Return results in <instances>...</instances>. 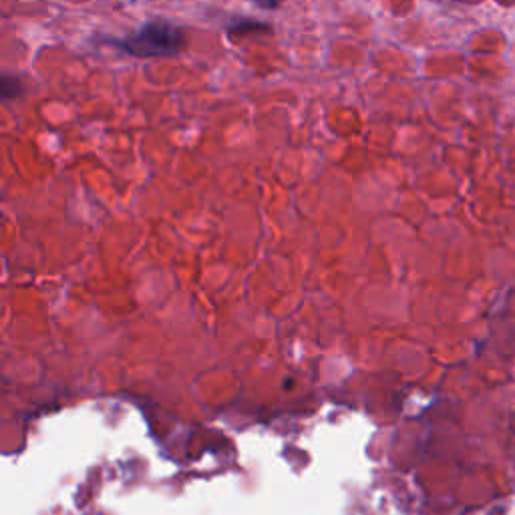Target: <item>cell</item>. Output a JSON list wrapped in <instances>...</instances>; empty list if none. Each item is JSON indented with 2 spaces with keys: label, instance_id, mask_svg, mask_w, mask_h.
<instances>
[{
  "label": "cell",
  "instance_id": "1",
  "mask_svg": "<svg viewBox=\"0 0 515 515\" xmlns=\"http://www.w3.org/2000/svg\"><path fill=\"white\" fill-rule=\"evenodd\" d=\"M115 45L135 57H176L184 47V31L163 21H153L123 41H115Z\"/></svg>",
  "mask_w": 515,
  "mask_h": 515
},
{
  "label": "cell",
  "instance_id": "2",
  "mask_svg": "<svg viewBox=\"0 0 515 515\" xmlns=\"http://www.w3.org/2000/svg\"><path fill=\"white\" fill-rule=\"evenodd\" d=\"M19 93V83L15 81V79H5L3 81V95L7 97V99H11V97H15Z\"/></svg>",
  "mask_w": 515,
  "mask_h": 515
}]
</instances>
